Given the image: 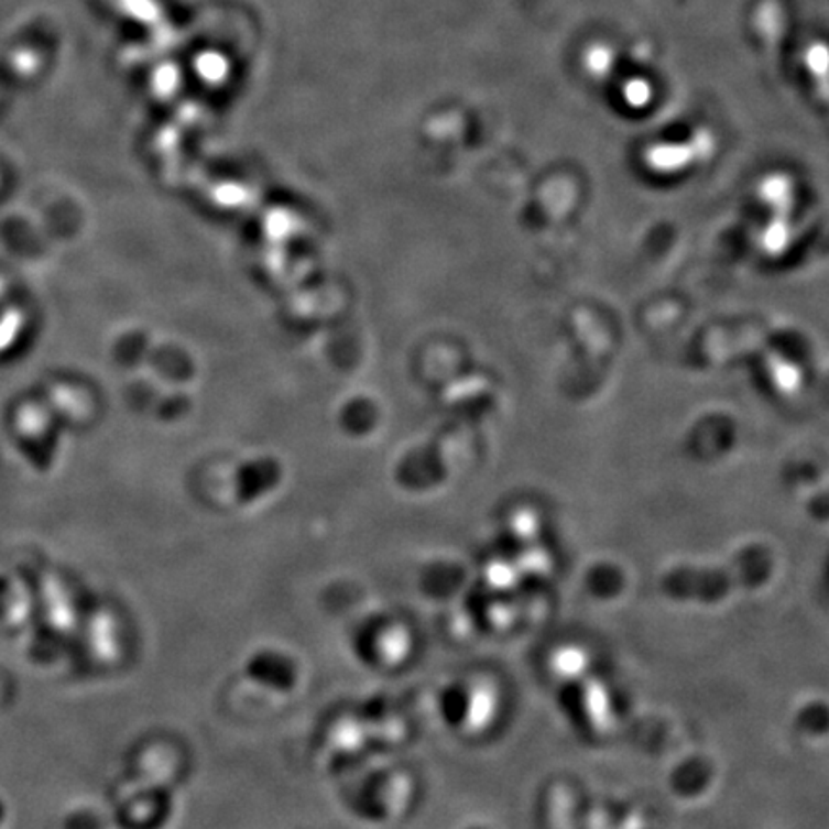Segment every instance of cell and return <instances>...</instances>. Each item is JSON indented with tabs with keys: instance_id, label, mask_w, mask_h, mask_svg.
Masks as SVG:
<instances>
[{
	"instance_id": "cell-1",
	"label": "cell",
	"mask_w": 829,
	"mask_h": 829,
	"mask_svg": "<svg viewBox=\"0 0 829 829\" xmlns=\"http://www.w3.org/2000/svg\"><path fill=\"white\" fill-rule=\"evenodd\" d=\"M4 812H7V810H4V805H2V800H0V823L4 820Z\"/></svg>"
}]
</instances>
